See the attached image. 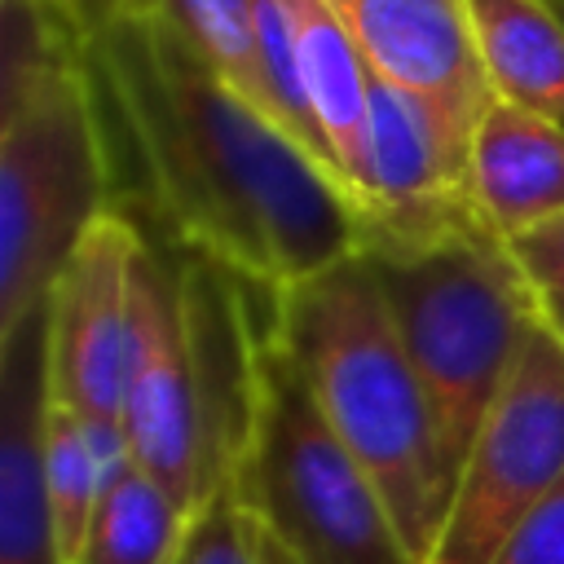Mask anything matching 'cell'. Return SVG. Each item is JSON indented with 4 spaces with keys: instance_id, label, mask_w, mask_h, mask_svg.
<instances>
[{
    "instance_id": "cell-8",
    "label": "cell",
    "mask_w": 564,
    "mask_h": 564,
    "mask_svg": "<svg viewBox=\"0 0 564 564\" xmlns=\"http://www.w3.org/2000/svg\"><path fill=\"white\" fill-rule=\"evenodd\" d=\"M123 436L141 471H150L185 511H198L207 485V441L194 348L181 304V278L141 251L132 278V339L123 375Z\"/></svg>"
},
{
    "instance_id": "cell-7",
    "label": "cell",
    "mask_w": 564,
    "mask_h": 564,
    "mask_svg": "<svg viewBox=\"0 0 564 564\" xmlns=\"http://www.w3.org/2000/svg\"><path fill=\"white\" fill-rule=\"evenodd\" d=\"M141 251L145 238L137 225L110 207L79 238L48 295V397L88 423L106 485L132 463L123 436V375Z\"/></svg>"
},
{
    "instance_id": "cell-22",
    "label": "cell",
    "mask_w": 564,
    "mask_h": 564,
    "mask_svg": "<svg viewBox=\"0 0 564 564\" xmlns=\"http://www.w3.org/2000/svg\"><path fill=\"white\" fill-rule=\"evenodd\" d=\"M551 4H555V9H560V13H564V0H551Z\"/></svg>"
},
{
    "instance_id": "cell-18",
    "label": "cell",
    "mask_w": 564,
    "mask_h": 564,
    "mask_svg": "<svg viewBox=\"0 0 564 564\" xmlns=\"http://www.w3.org/2000/svg\"><path fill=\"white\" fill-rule=\"evenodd\" d=\"M494 564H564V480L516 524Z\"/></svg>"
},
{
    "instance_id": "cell-14",
    "label": "cell",
    "mask_w": 564,
    "mask_h": 564,
    "mask_svg": "<svg viewBox=\"0 0 564 564\" xmlns=\"http://www.w3.org/2000/svg\"><path fill=\"white\" fill-rule=\"evenodd\" d=\"M189 511L137 463H128L101 494L75 564H172Z\"/></svg>"
},
{
    "instance_id": "cell-1",
    "label": "cell",
    "mask_w": 564,
    "mask_h": 564,
    "mask_svg": "<svg viewBox=\"0 0 564 564\" xmlns=\"http://www.w3.org/2000/svg\"><path fill=\"white\" fill-rule=\"evenodd\" d=\"M84 53L150 212L189 256L278 295L361 251L366 220L344 185L150 0H132Z\"/></svg>"
},
{
    "instance_id": "cell-11",
    "label": "cell",
    "mask_w": 564,
    "mask_h": 564,
    "mask_svg": "<svg viewBox=\"0 0 564 564\" xmlns=\"http://www.w3.org/2000/svg\"><path fill=\"white\" fill-rule=\"evenodd\" d=\"M463 189L498 242L564 216V123L494 97L467 141Z\"/></svg>"
},
{
    "instance_id": "cell-2",
    "label": "cell",
    "mask_w": 564,
    "mask_h": 564,
    "mask_svg": "<svg viewBox=\"0 0 564 564\" xmlns=\"http://www.w3.org/2000/svg\"><path fill=\"white\" fill-rule=\"evenodd\" d=\"M106 115L84 40L44 0H4L0 53V339L18 335L110 212Z\"/></svg>"
},
{
    "instance_id": "cell-20",
    "label": "cell",
    "mask_w": 564,
    "mask_h": 564,
    "mask_svg": "<svg viewBox=\"0 0 564 564\" xmlns=\"http://www.w3.org/2000/svg\"><path fill=\"white\" fill-rule=\"evenodd\" d=\"M44 4H48V9H53V13H57L84 44H88V40H93L97 31H106L132 0H44Z\"/></svg>"
},
{
    "instance_id": "cell-5",
    "label": "cell",
    "mask_w": 564,
    "mask_h": 564,
    "mask_svg": "<svg viewBox=\"0 0 564 564\" xmlns=\"http://www.w3.org/2000/svg\"><path fill=\"white\" fill-rule=\"evenodd\" d=\"M238 489L295 564H410L366 467L322 419L273 335V295L256 326L251 427Z\"/></svg>"
},
{
    "instance_id": "cell-17",
    "label": "cell",
    "mask_w": 564,
    "mask_h": 564,
    "mask_svg": "<svg viewBox=\"0 0 564 564\" xmlns=\"http://www.w3.org/2000/svg\"><path fill=\"white\" fill-rule=\"evenodd\" d=\"M172 564H264V524L247 507L238 476L216 485L203 498V507L189 511Z\"/></svg>"
},
{
    "instance_id": "cell-19",
    "label": "cell",
    "mask_w": 564,
    "mask_h": 564,
    "mask_svg": "<svg viewBox=\"0 0 564 564\" xmlns=\"http://www.w3.org/2000/svg\"><path fill=\"white\" fill-rule=\"evenodd\" d=\"M533 295H564V216L502 242Z\"/></svg>"
},
{
    "instance_id": "cell-16",
    "label": "cell",
    "mask_w": 564,
    "mask_h": 564,
    "mask_svg": "<svg viewBox=\"0 0 564 564\" xmlns=\"http://www.w3.org/2000/svg\"><path fill=\"white\" fill-rule=\"evenodd\" d=\"M172 31L242 97L264 110V75H260V31L256 0H150ZM269 115V110H264ZM273 119V115H269ZM278 123V119H273Z\"/></svg>"
},
{
    "instance_id": "cell-12",
    "label": "cell",
    "mask_w": 564,
    "mask_h": 564,
    "mask_svg": "<svg viewBox=\"0 0 564 564\" xmlns=\"http://www.w3.org/2000/svg\"><path fill=\"white\" fill-rule=\"evenodd\" d=\"M295 35V66L326 163L366 220L370 189V66L326 0H282Z\"/></svg>"
},
{
    "instance_id": "cell-6",
    "label": "cell",
    "mask_w": 564,
    "mask_h": 564,
    "mask_svg": "<svg viewBox=\"0 0 564 564\" xmlns=\"http://www.w3.org/2000/svg\"><path fill=\"white\" fill-rule=\"evenodd\" d=\"M564 480V344L538 317L454 480L419 564H494L516 524Z\"/></svg>"
},
{
    "instance_id": "cell-9",
    "label": "cell",
    "mask_w": 564,
    "mask_h": 564,
    "mask_svg": "<svg viewBox=\"0 0 564 564\" xmlns=\"http://www.w3.org/2000/svg\"><path fill=\"white\" fill-rule=\"evenodd\" d=\"M366 66L410 93L467 163V141L494 101L467 0H326Z\"/></svg>"
},
{
    "instance_id": "cell-3",
    "label": "cell",
    "mask_w": 564,
    "mask_h": 564,
    "mask_svg": "<svg viewBox=\"0 0 564 564\" xmlns=\"http://www.w3.org/2000/svg\"><path fill=\"white\" fill-rule=\"evenodd\" d=\"M273 335L344 449L375 480L388 520L419 564L449 511L454 476L427 392L397 339L366 256L273 295Z\"/></svg>"
},
{
    "instance_id": "cell-15",
    "label": "cell",
    "mask_w": 564,
    "mask_h": 564,
    "mask_svg": "<svg viewBox=\"0 0 564 564\" xmlns=\"http://www.w3.org/2000/svg\"><path fill=\"white\" fill-rule=\"evenodd\" d=\"M44 489H48V507H53L62 564H75L84 533L93 524V511L106 494V463L93 445L88 423L53 397L44 410Z\"/></svg>"
},
{
    "instance_id": "cell-4",
    "label": "cell",
    "mask_w": 564,
    "mask_h": 564,
    "mask_svg": "<svg viewBox=\"0 0 564 564\" xmlns=\"http://www.w3.org/2000/svg\"><path fill=\"white\" fill-rule=\"evenodd\" d=\"M361 256L427 392L445 467L458 480L538 322L533 291L476 216L427 238H366Z\"/></svg>"
},
{
    "instance_id": "cell-21",
    "label": "cell",
    "mask_w": 564,
    "mask_h": 564,
    "mask_svg": "<svg viewBox=\"0 0 564 564\" xmlns=\"http://www.w3.org/2000/svg\"><path fill=\"white\" fill-rule=\"evenodd\" d=\"M533 304H538V317L546 322V330L564 344V295H533Z\"/></svg>"
},
{
    "instance_id": "cell-13",
    "label": "cell",
    "mask_w": 564,
    "mask_h": 564,
    "mask_svg": "<svg viewBox=\"0 0 564 564\" xmlns=\"http://www.w3.org/2000/svg\"><path fill=\"white\" fill-rule=\"evenodd\" d=\"M498 101L564 123V13L551 0H467Z\"/></svg>"
},
{
    "instance_id": "cell-10",
    "label": "cell",
    "mask_w": 564,
    "mask_h": 564,
    "mask_svg": "<svg viewBox=\"0 0 564 564\" xmlns=\"http://www.w3.org/2000/svg\"><path fill=\"white\" fill-rule=\"evenodd\" d=\"M0 564H62L44 489L48 308L0 339Z\"/></svg>"
}]
</instances>
